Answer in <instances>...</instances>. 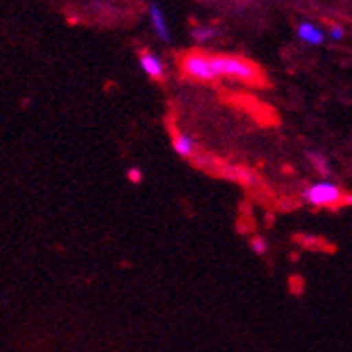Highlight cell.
Wrapping results in <instances>:
<instances>
[{"mask_svg":"<svg viewBox=\"0 0 352 352\" xmlns=\"http://www.w3.org/2000/svg\"><path fill=\"white\" fill-rule=\"evenodd\" d=\"M327 36H329L333 43H340V41H344V36H346V30H344V25H340V23H333V25L327 30Z\"/></svg>","mask_w":352,"mask_h":352,"instance_id":"cell-11","label":"cell"},{"mask_svg":"<svg viewBox=\"0 0 352 352\" xmlns=\"http://www.w3.org/2000/svg\"><path fill=\"white\" fill-rule=\"evenodd\" d=\"M173 150L179 156H184V158H192V156H195L197 144H195V140H192L190 135H186V133H175L173 135Z\"/></svg>","mask_w":352,"mask_h":352,"instance_id":"cell-8","label":"cell"},{"mask_svg":"<svg viewBox=\"0 0 352 352\" xmlns=\"http://www.w3.org/2000/svg\"><path fill=\"white\" fill-rule=\"evenodd\" d=\"M126 179H129L131 184H142L144 182V171L140 167H131L129 171H126Z\"/></svg>","mask_w":352,"mask_h":352,"instance_id":"cell-12","label":"cell"},{"mask_svg":"<svg viewBox=\"0 0 352 352\" xmlns=\"http://www.w3.org/2000/svg\"><path fill=\"white\" fill-rule=\"evenodd\" d=\"M308 161L312 165V169L321 175L323 179H329L331 177V163L329 158L321 152H308Z\"/></svg>","mask_w":352,"mask_h":352,"instance_id":"cell-7","label":"cell"},{"mask_svg":"<svg viewBox=\"0 0 352 352\" xmlns=\"http://www.w3.org/2000/svg\"><path fill=\"white\" fill-rule=\"evenodd\" d=\"M148 15H150V23H152V28L156 32V36L161 38V41H165V43H169L171 41V30H169V21H167L165 11L158 7L156 3H152L148 7Z\"/></svg>","mask_w":352,"mask_h":352,"instance_id":"cell-6","label":"cell"},{"mask_svg":"<svg viewBox=\"0 0 352 352\" xmlns=\"http://www.w3.org/2000/svg\"><path fill=\"white\" fill-rule=\"evenodd\" d=\"M217 36V28L215 25H197L195 30H192V38H195L197 43H209L211 38Z\"/></svg>","mask_w":352,"mask_h":352,"instance_id":"cell-9","label":"cell"},{"mask_svg":"<svg viewBox=\"0 0 352 352\" xmlns=\"http://www.w3.org/2000/svg\"><path fill=\"white\" fill-rule=\"evenodd\" d=\"M296 36L310 47H321L329 36H327V30H323L321 25H316L312 21H300L296 28Z\"/></svg>","mask_w":352,"mask_h":352,"instance_id":"cell-5","label":"cell"},{"mask_svg":"<svg viewBox=\"0 0 352 352\" xmlns=\"http://www.w3.org/2000/svg\"><path fill=\"white\" fill-rule=\"evenodd\" d=\"M179 68H182L184 76H188L190 80H197V82H215L219 78L213 68V55L199 51V49H192V51L184 53L179 59Z\"/></svg>","mask_w":352,"mask_h":352,"instance_id":"cell-3","label":"cell"},{"mask_svg":"<svg viewBox=\"0 0 352 352\" xmlns=\"http://www.w3.org/2000/svg\"><path fill=\"white\" fill-rule=\"evenodd\" d=\"M140 68L144 70V74L154 80V82H161L167 78V68H165V61L158 57L152 51H140Z\"/></svg>","mask_w":352,"mask_h":352,"instance_id":"cell-4","label":"cell"},{"mask_svg":"<svg viewBox=\"0 0 352 352\" xmlns=\"http://www.w3.org/2000/svg\"><path fill=\"white\" fill-rule=\"evenodd\" d=\"M213 68L219 78H234L241 82H260L262 74L255 63L241 55H226V53H215L213 55Z\"/></svg>","mask_w":352,"mask_h":352,"instance_id":"cell-1","label":"cell"},{"mask_svg":"<svg viewBox=\"0 0 352 352\" xmlns=\"http://www.w3.org/2000/svg\"><path fill=\"white\" fill-rule=\"evenodd\" d=\"M302 199L306 205L316 209H331L338 205H352V197H346L342 188L331 179H321L306 186L302 190Z\"/></svg>","mask_w":352,"mask_h":352,"instance_id":"cell-2","label":"cell"},{"mask_svg":"<svg viewBox=\"0 0 352 352\" xmlns=\"http://www.w3.org/2000/svg\"><path fill=\"white\" fill-rule=\"evenodd\" d=\"M249 247H251V251L255 253V255H266L268 253V249H270V245H268V241L264 239V236H260V234H255V236H251V241H249Z\"/></svg>","mask_w":352,"mask_h":352,"instance_id":"cell-10","label":"cell"}]
</instances>
